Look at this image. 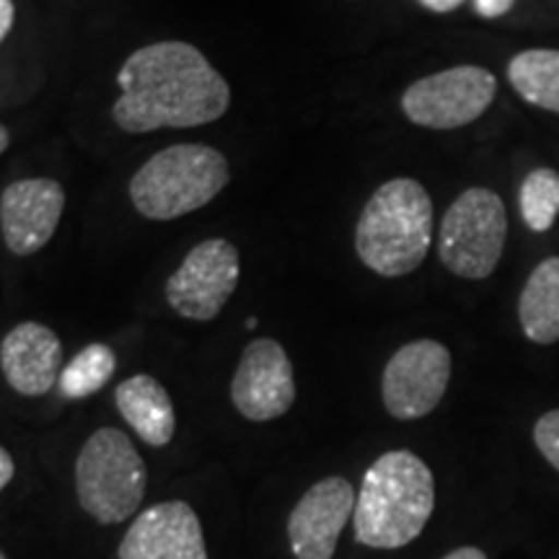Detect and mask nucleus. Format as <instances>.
Here are the masks:
<instances>
[{"mask_svg":"<svg viewBox=\"0 0 559 559\" xmlns=\"http://www.w3.org/2000/svg\"><path fill=\"white\" fill-rule=\"evenodd\" d=\"M443 559H487V555L477 547H461L456 551H451V555Z\"/></svg>","mask_w":559,"mask_h":559,"instance_id":"obj_25","label":"nucleus"},{"mask_svg":"<svg viewBox=\"0 0 559 559\" xmlns=\"http://www.w3.org/2000/svg\"><path fill=\"white\" fill-rule=\"evenodd\" d=\"M519 317L531 342H559V257H549L531 272L521 290Z\"/></svg>","mask_w":559,"mask_h":559,"instance_id":"obj_16","label":"nucleus"},{"mask_svg":"<svg viewBox=\"0 0 559 559\" xmlns=\"http://www.w3.org/2000/svg\"><path fill=\"white\" fill-rule=\"evenodd\" d=\"M508 239V213L500 194L485 187L461 192L438 230L443 267L464 280H485L498 267Z\"/></svg>","mask_w":559,"mask_h":559,"instance_id":"obj_6","label":"nucleus"},{"mask_svg":"<svg viewBox=\"0 0 559 559\" xmlns=\"http://www.w3.org/2000/svg\"><path fill=\"white\" fill-rule=\"evenodd\" d=\"M148 487V469L128 432L102 428L91 432L75 459V492L81 508L104 526L138 513Z\"/></svg>","mask_w":559,"mask_h":559,"instance_id":"obj_5","label":"nucleus"},{"mask_svg":"<svg viewBox=\"0 0 559 559\" xmlns=\"http://www.w3.org/2000/svg\"><path fill=\"white\" fill-rule=\"evenodd\" d=\"M115 402L124 423L138 432L143 443L153 449H164L177 432V412L171 396L148 373H138L124 379L115 391Z\"/></svg>","mask_w":559,"mask_h":559,"instance_id":"obj_15","label":"nucleus"},{"mask_svg":"<svg viewBox=\"0 0 559 559\" xmlns=\"http://www.w3.org/2000/svg\"><path fill=\"white\" fill-rule=\"evenodd\" d=\"M436 508V479L412 451H389L370 464L355 502V539L373 549L415 542Z\"/></svg>","mask_w":559,"mask_h":559,"instance_id":"obj_2","label":"nucleus"},{"mask_svg":"<svg viewBox=\"0 0 559 559\" xmlns=\"http://www.w3.org/2000/svg\"><path fill=\"white\" fill-rule=\"evenodd\" d=\"M66 213V190L58 179L32 177L13 181L0 194V230L16 257L37 254L52 241Z\"/></svg>","mask_w":559,"mask_h":559,"instance_id":"obj_11","label":"nucleus"},{"mask_svg":"<svg viewBox=\"0 0 559 559\" xmlns=\"http://www.w3.org/2000/svg\"><path fill=\"white\" fill-rule=\"evenodd\" d=\"M241 283V254L234 241L205 239L190 249L166 280V304L190 321H213Z\"/></svg>","mask_w":559,"mask_h":559,"instance_id":"obj_8","label":"nucleus"},{"mask_svg":"<svg viewBox=\"0 0 559 559\" xmlns=\"http://www.w3.org/2000/svg\"><path fill=\"white\" fill-rule=\"evenodd\" d=\"M13 21H16V5H13V0H0V45H3V39L13 29Z\"/></svg>","mask_w":559,"mask_h":559,"instance_id":"obj_22","label":"nucleus"},{"mask_svg":"<svg viewBox=\"0 0 559 559\" xmlns=\"http://www.w3.org/2000/svg\"><path fill=\"white\" fill-rule=\"evenodd\" d=\"M498 96V79L487 68L456 66L425 75L402 94V111L428 130H459L479 120Z\"/></svg>","mask_w":559,"mask_h":559,"instance_id":"obj_7","label":"nucleus"},{"mask_svg":"<svg viewBox=\"0 0 559 559\" xmlns=\"http://www.w3.org/2000/svg\"><path fill=\"white\" fill-rule=\"evenodd\" d=\"M451 381V353L436 340H415L391 355L383 368V407L396 419L430 415Z\"/></svg>","mask_w":559,"mask_h":559,"instance_id":"obj_9","label":"nucleus"},{"mask_svg":"<svg viewBox=\"0 0 559 559\" xmlns=\"http://www.w3.org/2000/svg\"><path fill=\"white\" fill-rule=\"evenodd\" d=\"M536 449L544 453V459L559 472V409H551L544 415L534 428Z\"/></svg>","mask_w":559,"mask_h":559,"instance_id":"obj_20","label":"nucleus"},{"mask_svg":"<svg viewBox=\"0 0 559 559\" xmlns=\"http://www.w3.org/2000/svg\"><path fill=\"white\" fill-rule=\"evenodd\" d=\"M432 243V200L417 179L396 177L370 194L355 226V251L370 272L404 277Z\"/></svg>","mask_w":559,"mask_h":559,"instance_id":"obj_3","label":"nucleus"},{"mask_svg":"<svg viewBox=\"0 0 559 559\" xmlns=\"http://www.w3.org/2000/svg\"><path fill=\"white\" fill-rule=\"evenodd\" d=\"M0 559H9V557H5V555H3V551H0Z\"/></svg>","mask_w":559,"mask_h":559,"instance_id":"obj_27","label":"nucleus"},{"mask_svg":"<svg viewBox=\"0 0 559 559\" xmlns=\"http://www.w3.org/2000/svg\"><path fill=\"white\" fill-rule=\"evenodd\" d=\"M120 559H207L198 513L185 500L158 502L138 515L117 549Z\"/></svg>","mask_w":559,"mask_h":559,"instance_id":"obj_13","label":"nucleus"},{"mask_svg":"<svg viewBox=\"0 0 559 559\" xmlns=\"http://www.w3.org/2000/svg\"><path fill=\"white\" fill-rule=\"evenodd\" d=\"M508 81L523 102L559 115V50H523L508 62Z\"/></svg>","mask_w":559,"mask_h":559,"instance_id":"obj_17","label":"nucleus"},{"mask_svg":"<svg viewBox=\"0 0 559 559\" xmlns=\"http://www.w3.org/2000/svg\"><path fill=\"white\" fill-rule=\"evenodd\" d=\"M0 370L21 396H45L62 373V342L39 321H21L0 342Z\"/></svg>","mask_w":559,"mask_h":559,"instance_id":"obj_14","label":"nucleus"},{"mask_svg":"<svg viewBox=\"0 0 559 559\" xmlns=\"http://www.w3.org/2000/svg\"><path fill=\"white\" fill-rule=\"evenodd\" d=\"M419 3L432 13H449V11H456L464 0H419Z\"/></svg>","mask_w":559,"mask_h":559,"instance_id":"obj_24","label":"nucleus"},{"mask_svg":"<svg viewBox=\"0 0 559 559\" xmlns=\"http://www.w3.org/2000/svg\"><path fill=\"white\" fill-rule=\"evenodd\" d=\"M13 474H16V464H13L11 453L5 451L3 445H0V492H3V489L11 485Z\"/></svg>","mask_w":559,"mask_h":559,"instance_id":"obj_23","label":"nucleus"},{"mask_svg":"<svg viewBox=\"0 0 559 559\" xmlns=\"http://www.w3.org/2000/svg\"><path fill=\"white\" fill-rule=\"evenodd\" d=\"M230 402L251 423H270L290 412L296 402V373L277 340L249 342L230 381Z\"/></svg>","mask_w":559,"mask_h":559,"instance_id":"obj_10","label":"nucleus"},{"mask_svg":"<svg viewBox=\"0 0 559 559\" xmlns=\"http://www.w3.org/2000/svg\"><path fill=\"white\" fill-rule=\"evenodd\" d=\"M117 370V355L109 345L94 342L86 345L73 360L62 368L60 391L68 400H86L109 383Z\"/></svg>","mask_w":559,"mask_h":559,"instance_id":"obj_18","label":"nucleus"},{"mask_svg":"<svg viewBox=\"0 0 559 559\" xmlns=\"http://www.w3.org/2000/svg\"><path fill=\"white\" fill-rule=\"evenodd\" d=\"M513 5H515V0H474V9H477L479 16H485V19L506 16Z\"/></svg>","mask_w":559,"mask_h":559,"instance_id":"obj_21","label":"nucleus"},{"mask_svg":"<svg viewBox=\"0 0 559 559\" xmlns=\"http://www.w3.org/2000/svg\"><path fill=\"white\" fill-rule=\"evenodd\" d=\"M9 145H11V132L5 124H0V153L9 151Z\"/></svg>","mask_w":559,"mask_h":559,"instance_id":"obj_26","label":"nucleus"},{"mask_svg":"<svg viewBox=\"0 0 559 559\" xmlns=\"http://www.w3.org/2000/svg\"><path fill=\"white\" fill-rule=\"evenodd\" d=\"M355 502L358 495L345 477L317 481L288 519V542L296 559H332Z\"/></svg>","mask_w":559,"mask_h":559,"instance_id":"obj_12","label":"nucleus"},{"mask_svg":"<svg viewBox=\"0 0 559 559\" xmlns=\"http://www.w3.org/2000/svg\"><path fill=\"white\" fill-rule=\"evenodd\" d=\"M230 185L228 158L205 143H177L145 160L130 179V202L148 221H177L205 207Z\"/></svg>","mask_w":559,"mask_h":559,"instance_id":"obj_4","label":"nucleus"},{"mask_svg":"<svg viewBox=\"0 0 559 559\" xmlns=\"http://www.w3.org/2000/svg\"><path fill=\"white\" fill-rule=\"evenodd\" d=\"M521 215L526 226L544 234L555 226L559 215V174L555 169L531 171L521 185Z\"/></svg>","mask_w":559,"mask_h":559,"instance_id":"obj_19","label":"nucleus"},{"mask_svg":"<svg viewBox=\"0 0 559 559\" xmlns=\"http://www.w3.org/2000/svg\"><path fill=\"white\" fill-rule=\"evenodd\" d=\"M122 94L111 120L128 135L190 130L218 122L230 107V86L205 52L190 41L166 39L140 47L117 73Z\"/></svg>","mask_w":559,"mask_h":559,"instance_id":"obj_1","label":"nucleus"}]
</instances>
